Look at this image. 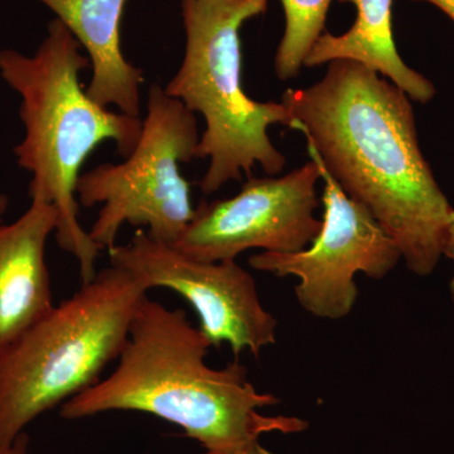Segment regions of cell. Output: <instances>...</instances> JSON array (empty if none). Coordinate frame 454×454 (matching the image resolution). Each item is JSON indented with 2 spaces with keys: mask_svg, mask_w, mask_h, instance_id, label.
I'll list each match as a JSON object with an SVG mask.
<instances>
[{
  "mask_svg": "<svg viewBox=\"0 0 454 454\" xmlns=\"http://www.w3.org/2000/svg\"><path fill=\"white\" fill-rule=\"evenodd\" d=\"M282 103L343 192L393 239L409 270L427 277L443 256L453 208L422 153L411 98L352 59H334Z\"/></svg>",
  "mask_w": 454,
  "mask_h": 454,
  "instance_id": "6da1fadb",
  "label": "cell"
},
{
  "mask_svg": "<svg viewBox=\"0 0 454 454\" xmlns=\"http://www.w3.org/2000/svg\"><path fill=\"white\" fill-rule=\"evenodd\" d=\"M210 348L184 309H167L146 295L134 315L118 366L64 403L61 417L74 420L107 411H139L175 424L206 450L234 454L247 453L262 434H294L309 428L301 418L260 413L279 399L259 393L241 364L208 366Z\"/></svg>",
  "mask_w": 454,
  "mask_h": 454,
  "instance_id": "7a4b0ae2",
  "label": "cell"
},
{
  "mask_svg": "<svg viewBox=\"0 0 454 454\" xmlns=\"http://www.w3.org/2000/svg\"><path fill=\"white\" fill-rule=\"evenodd\" d=\"M80 42L61 22L51 20L32 56L0 51V77L20 97L25 138L14 148L18 166L31 173V200L57 211V244L79 262L82 284L97 276L100 247L80 223L77 182L82 164L101 143L113 140L128 158L138 145L143 119L101 106L83 89L80 74L90 66Z\"/></svg>",
  "mask_w": 454,
  "mask_h": 454,
  "instance_id": "3957f363",
  "label": "cell"
},
{
  "mask_svg": "<svg viewBox=\"0 0 454 454\" xmlns=\"http://www.w3.org/2000/svg\"><path fill=\"white\" fill-rule=\"evenodd\" d=\"M146 292L137 278L110 265L0 352V446L97 384L121 356Z\"/></svg>",
  "mask_w": 454,
  "mask_h": 454,
  "instance_id": "277c9868",
  "label": "cell"
},
{
  "mask_svg": "<svg viewBox=\"0 0 454 454\" xmlns=\"http://www.w3.org/2000/svg\"><path fill=\"white\" fill-rule=\"evenodd\" d=\"M267 9L268 0H182L186 52L164 90L205 119L196 151V158L210 160L200 181L205 195L240 181L243 173L250 177L256 164L271 176L286 167L268 129H292L291 114L283 103L247 97L243 86L240 29Z\"/></svg>",
  "mask_w": 454,
  "mask_h": 454,
  "instance_id": "5b68a950",
  "label": "cell"
},
{
  "mask_svg": "<svg viewBox=\"0 0 454 454\" xmlns=\"http://www.w3.org/2000/svg\"><path fill=\"white\" fill-rule=\"evenodd\" d=\"M200 134L195 113L160 85H152L136 149L124 162L82 173L76 197L83 207L103 205L89 234L112 249L125 223L146 227L152 238L175 244L192 220L191 186L179 166L195 160Z\"/></svg>",
  "mask_w": 454,
  "mask_h": 454,
  "instance_id": "8992f818",
  "label": "cell"
},
{
  "mask_svg": "<svg viewBox=\"0 0 454 454\" xmlns=\"http://www.w3.org/2000/svg\"><path fill=\"white\" fill-rule=\"evenodd\" d=\"M324 179V219L309 247L297 253L262 252L250 267L276 277H295V298L317 318H345L358 297L355 277L382 279L402 259L399 247L363 205L349 199L315 154Z\"/></svg>",
  "mask_w": 454,
  "mask_h": 454,
  "instance_id": "52a82bcc",
  "label": "cell"
},
{
  "mask_svg": "<svg viewBox=\"0 0 454 454\" xmlns=\"http://www.w3.org/2000/svg\"><path fill=\"white\" fill-rule=\"evenodd\" d=\"M107 253L110 265L127 270L148 291L167 288L182 295L196 310L211 346L227 343L236 357L244 351L258 357L277 342L276 317L262 307L252 274L235 260L200 262L145 229Z\"/></svg>",
  "mask_w": 454,
  "mask_h": 454,
  "instance_id": "ba28073f",
  "label": "cell"
},
{
  "mask_svg": "<svg viewBox=\"0 0 454 454\" xmlns=\"http://www.w3.org/2000/svg\"><path fill=\"white\" fill-rule=\"evenodd\" d=\"M315 160L283 177H247L231 199L201 201L176 249L200 262L236 260L250 249L297 253L315 240L322 227L316 219Z\"/></svg>",
  "mask_w": 454,
  "mask_h": 454,
  "instance_id": "9c48e42d",
  "label": "cell"
},
{
  "mask_svg": "<svg viewBox=\"0 0 454 454\" xmlns=\"http://www.w3.org/2000/svg\"><path fill=\"white\" fill-rule=\"evenodd\" d=\"M57 220L55 206L31 200L22 216L0 223V352L55 307L46 245Z\"/></svg>",
  "mask_w": 454,
  "mask_h": 454,
  "instance_id": "30bf717a",
  "label": "cell"
},
{
  "mask_svg": "<svg viewBox=\"0 0 454 454\" xmlns=\"http://www.w3.org/2000/svg\"><path fill=\"white\" fill-rule=\"evenodd\" d=\"M56 14L88 52V94L104 106L140 116L142 70L121 50V18L127 0H38Z\"/></svg>",
  "mask_w": 454,
  "mask_h": 454,
  "instance_id": "8fae6325",
  "label": "cell"
},
{
  "mask_svg": "<svg viewBox=\"0 0 454 454\" xmlns=\"http://www.w3.org/2000/svg\"><path fill=\"white\" fill-rule=\"evenodd\" d=\"M357 9L354 26L343 35L325 32L312 47L304 66L316 67L334 59H352L372 68L403 90L411 100L426 104L435 95L432 82L403 61L391 25L394 0H340Z\"/></svg>",
  "mask_w": 454,
  "mask_h": 454,
  "instance_id": "7c38bea8",
  "label": "cell"
},
{
  "mask_svg": "<svg viewBox=\"0 0 454 454\" xmlns=\"http://www.w3.org/2000/svg\"><path fill=\"white\" fill-rule=\"evenodd\" d=\"M286 13V31L278 46L274 70L282 82L295 79L307 56L325 33L333 0H280Z\"/></svg>",
  "mask_w": 454,
  "mask_h": 454,
  "instance_id": "4fadbf2b",
  "label": "cell"
},
{
  "mask_svg": "<svg viewBox=\"0 0 454 454\" xmlns=\"http://www.w3.org/2000/svg\"><path fill=\"white\" fill-rule=\"evenodd\" d=\"M0 454H31L29 452V437L27 433H22L13 443L0 446Z\"/></svg>",
  "mask_w": 454,
  "mask_h": 454,
  "instance_id": "5bb4252c",
  "label": "cell"
},
{
  "mask_svg": "<svg viewBox=\"0 0 454 454\" xmlns=\"http://www.w3.org/2000/svg\"><path fill=\"white\" fill-rule=\"evenodd\" d=\"M443 255L454 262V210L450 217V225H448L447 240L446 245H444Z\"/></svg>",
  "mask_w": 454,
  "mask_h": 454,
  "instance_id": "9a60e30c",
  "label": "cell"
},
{
  "mask_svg": "<svg viewBox=\"0 0 454 454\" xmlns=\"http://www.w3.org/2000/svg\"><path fill=\"white\" fill-rule=\"evenodd\" d=\"M415 2H427L441 9L444 14L454 22V0H415Z\"/></svg>",
  "mask_w": 454,
  "mask_h": 454,
  "instance_id": "2e32d148",
  "label": "cell"
},
{
  "mask_svg": "<svg viewBox=\"0 0 454 454\" xmlns=\"http://www.w3.org/2000/svg\"><path fill=\"white\" fill-rule=\"evenodd\" d=\"M9 207V199L7 196L0 193V223H2L3 216H4L5 212H7Z\"/></svg>",
  "mask_w": 454,
  "mask_h": 454,
  "instance_id": "e0dca14e",
  "label": "cell"
},
{
  "mask_svg": "<svg viewBox=\"0 0 454 454\" xmlns=\"http://www.w3.org/2000/svg\"><path fill=\"white\" fill-rule=\"evenodd\" d=\"M245 454H274V453L269 452L267 448L262 447V444H260L258 442V443L254 444V446L252 448H250V450H247V452Z\"/></svg>",
  "mask_w": 454,
  "mask_h": 454,
  "instance_id": "ac0fdd59",
  "label": "cell"
},
{
  "mask_svg": "<svg viewBox=\"0 0 454 454\" xmlns=\"http://www.w3.org/2000/svg\"><path fill=\"white\" fill-rule=\"evenodd\" d=\"M450 294H452V298H453V303H454V274H453V278H452V280H450Z\"/></svg>",
  "mask_w": 454,
  "mask_h": 454,
  "instance_id": "d6986e66",
  "label": "cell"
},
{
  "mask_svg": "<svg viewBox=\"0 0 454 454\" xmlns=\"http://www.w3.org/2000/svg\"><path fill=\"white\" fill-rule=\"evenodd\" d=\"M205 454H234V453L214 452V450H206Z\"/></svg>",
  "mask_w": 454,
  "mask_h": 454,
  "instance_id": "ffe728a7",
  "label": "cell"
}]
</instances>
